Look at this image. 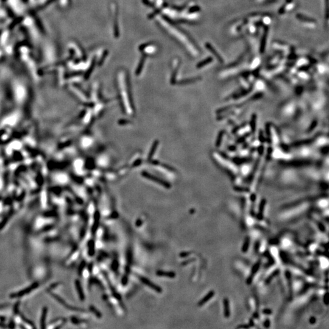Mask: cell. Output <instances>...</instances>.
I'll use <instances>...</instances> for the list:
<instances>
[{
    "label": "cell",
    "instance_id": "7a4b0ae2",
    "mask_svg": "<svg viewBox=\"0 0 329 329\" xmlns=\"http://www.w3.org/2000/svg\"><path fill=\"white\" fill-rule=\"evenodd\" d=\"M158 20H159L160 23L163 26H164V27L165 28L167 31L170 32L172 35H175L177 39L179 40L181 42H182V43H184V44L186 46L187 48H189V49L190 51V52H191L193 54L196 53V50L193 47V45H192L189 40L187 38L186 36L184 34H182V33H181L179 31L176 29L175 27L171 25L170 23H168L165 20L163 19L161 17H158Z\"/></svg>",
    "mask_w": 329,
    "mask_h": 329
},
{
    "label": "cell",
    "instance_id": "44dd1931",
    "mask_svg": "<svg viewBox=\"0 0 329 329\" xmlns=\"http://www.w3.org/2000/svg\"><path fill=\"white\" fill-rule=\"evenodd\" d=\"M249 243H250V239L249 238H246L245 241H244V243L243 244V246L242 247V251L243 252H246L248 250V248H249Z\"/></svg>",
    "mask_w": 329,
    "mask_h": 329
},
{
    "label": "cell",
    "instance_id": "603a6c76",
    "mask_svg": "<svg viewBox=\"0 0 329 329\" xmlns=\"http://www.w3.org/2000/svg\"><path fill=\"white\" fill-rule=\"evenodd\" d=\"M95 244H94V242L93 241H91L90 243V244H89V254L90 255H93L94 254V251H95Z\"/></svg>",
    "mask_w": 329,
    "mask_h": 329
},
{
    "label": "cell",
    "instance_id": "7402d4cb",
    "mask_svg": "<svg viewBox=\"0 0 329 329\" xmlns=\"http://www.w3.org/2000/svg\"><path fill=\"white\" fill-rule=\"evenodd\" d=\"M144 62V59H143V58H142V59H141V62H140V64L138 65V67L137 68V70H136V74L137 75L140 74L141 73V72H142Z\"/></svg>",
    "mask_w": 329,
    "mask_h": 329
},
{
    "label": "cell",
    "instance_id": "d4e9b609",
    "mask_svg": "<svg viewBox=\"0 0 329 329\" xmlns=\"http://www.w3.org/2000/svg\"><path fill=\"white\" fill-rule=\"evenodd\" d=\"M162 2H163V0H157V3H156L157 6V7H160V6L162 5V3H163Z\"/></svg>",
    "mask_w": 329,
    "mask_h": 329
},
{
    "label": "cell",
    "instance_id": "52a82bcc",
    "mask_svg": "<svg viewBox=\"0 0 329 329\" xmlns=\"http://www.w3.org/2000/svg\"><path fill=\"white\" fill-rule=\"evenodd\" d=\"M267 33H268V28L267 27V26H266V27H265L264 32H263V37H262L261 40V42H260V53H264V51H265V46H266V39H267Z\"/></svg>",
    "mask_w": 329,
    "mask_h": 329
},
{
    "label": "cell",
    "instance_id": "6da1fadb",
    "mask_svg": "<svg viewBox=\"0 0 329 329\" xmlns=\"http://www.w3.org/2000/svg\"><path fill=\"white\" fill-rule=\"evenodd\" d=\"M118 82L121 91L122 106H123V109L127 114H133L134 106L132 104V99L130 98V93L128 92V87H127L126 85L125 74L123 72L119 73Z\"/></svg>",
    "mask_w": 329,
    "mask_h": 329
},
{
    "label": "cell",
    "instance_id": "5b68a950",
    "mask_svg": "<svg viewBox=\"0 0 329 329\" xmlns=\"http://www.w3.org/2000/svg\"><path fill=\"white\" fill-rule=\"evenodd\" d=\"M112 13H113V15H114V34L115 35L116 37H118L119 35V32H118V20H117V12H116V8L115 5L114 4H112Z\"/></svg>",
    "mask_w": 329,
    "mask_h": 329
},
{
    "label": "cell",
    "instance_id": "5bb4252c",
    "mask_svg": "<svg viewBox=\"0 0 329 329\" xmlns=\"http://www.w3.org/2000/svg\"><path fill=\"white\" fill-rule=\"evenodd\" d=\"M75 285H76V288L78 290V293L80 299H81L82 300H83L84 299V298H85V297H84V292L82 291V288L81 283L79 282V280H76V282H75Z\"/></svg>",
    "mask_w": 329,
    "mask_h": 329
},
{
    "label": "cell",
    "instance_id": "2e32d148",
    "mask_svg": "<svg viewBox=\"0 0 329 329\" xmlns=\"http://www.w3.org/2000/svg\"><path fill=\"white\" fill-rule=\"evenodd\" d=\"M95 223H94V224L93 225V229H92L93 233H95L96 232V230H97V229L98 227V225H99L100 215V213H98V211H97V212L95 213Z\"/></svg>",
    "mask_w": 329,
    "mask_h": 329
},
{
    "label": "cell",
    "instance_id": "d6986e66",
    "mask_svg": "<svg viewBox=\"0 0 329 329\" xmlns=\"http://www.w3.org/2000/svg\"><path fill=\"white\" fill-rule=\"evenodd\" d=\"M163 13L166 14L167 15L172 18H175L177 17V12L170 9H165L163 10Z\"/></svg>",
    "mask_w": 329,
    "mask_h": 329
},
{
    "label": "cell",
    "instance_id": "484cf974",
    "mask_svg": "<svg viewBox=\"0 0 329 329\" xmlns=\"http://www.w3.org/2000/svg\"><path fill=\"white\" fill-rule=\"evenodd\" d=\"M269 324H270L269 321V320H266V321H265V322L264 323V326H265V327H269Z\"/></svg>",
    "mask_w": 329,
    "mask_h": 329
},
{
    "label": "cell",
    "instance_id": "9a60e30c",
    "mask_svg": "<svg viewBox=\"0 0 329 329\" xmlns=\"http://www.w3.org/2000/svg\"><path fill=\"white\" fill-rule=\"evenodd\" d=\"M157 274L158 276H164V277H169V278H174V277H175V273L173 272H165V271H158L157 272Z\"/></svg>",
    "mask_w": 329,
    "mask_h": 329
},
{
    "label": "cell",
    "instance_id": "8fae6325",
    "mask_svg": "<svg viewBox=\"0 0 329 329\" xmlns=\"http://www.w3.org/2000/svg\"><path fill=\"white\" fill-rule=\"evenodd\" d=\"M214 294H215V292L213 291H210V292L207 294L203 299H202L200 300L199 302L198 303V305H199V306H202V305H203L205 303H206L207 302H208L211 298H213L214 296Z\"/></svg>",
    "mask_w": 329,
    "mask_h": 329
},
{
    "label": "cell",
    "instance_id": "ffe728a7",
    "mask_svg": "<svg viewBox=\"0 0 329 329\" xmlns=\"http://www.w3.org/2000/svg\"><path fill=\"white\" fill-rule=\"evenodd\" d=\"M143 51H144V52L146 54H152V53L156 52V48L154 46L149 45V46H147L146 47H145Z\"/></svg>",
    "mask_w": 329,
    "mask_h": 329
},
{
    "label": "cell",
    "instance_id": "277c9868",
    "mask_svg": "<svg viewBox=\"0 0 329 329\" xmlns=\"http://www.w3.org/2000/svg\"><path fill=\"white\" fill-rule=\"evenodd\" d=\"M139 278L140 279V280L142 282L145 284L146 286H149L151 288H152V290H154V291H156V292L157 293H161L162 291V288L160 287V286H157V285H156L155 284L152 283V282L150 281L149 280H148V279L145 278V277H139Z\"/></svg>",
    "mask_w": 329,
    "mask_h": 329
},
{
    "label": "cell",
    "instance_id": "ac0fdd59",
    "mask_svg": "<svg viewBox=\"0 0 329 329\" xmlns=\"http://www.w3.org/2000/svg\"><path fill=\"white\" fill-rule=\"evenodd\" d=\"M213 61V58H206L205 59H204V60L202 61V62H199L198 64L197 65V68H202L204 67L205 65H208L210 63H211V62Z\"/></svg>",
    "mask_w": 329,
    "mask_h": 329
},
{
    "label": "cell",
    "instance_id": "3957f363",
    "mask_svg": "<svg viewBox=\"0 0 329 329\" xmlns=\"http://www.w3.org/2000/svg\"><path fill=\"white\" fill-rule=\"evenodd\" d=\"M142 175L143 177H145L146 179H148L151 181L152 182H156L157 184H159L160 185L165 187L166 189H170L171 185L169 184L168 182H166L165 181H164V180L160 179L158 178L157 177L151 175L150 173H148L146 171H143L142 173Z\"/></svg>",
    "mask_w": 329,
    "mask_h": 329
},
{
    "label": "cell",
    "instance_id": "83f0119b",
    "mask_svg": "<svg viewBox=\"0 0 329 329\" xmlns=\"http://www.w3.org/2000/svg\"><path fill=\"white\" fill-rule=\"evenodd\" d=\"M315 321H316V320H315V318H313V317H312V318H311V319H310V322H311L312 324H313V323L315 322Z\"/></svg>",
    "mask_w": 329,
    "mask_h": 329
},
{
    "label": "cell",
    "instance_id": "4316f807",
    "mask_svg": "<svg viewBox=\"0 0 329 329\" xmlns=\"http://www.w3.org/2000/svg\"><path fill=\"white\" fill-rule=\"evenodd\" d=\"M277 272H278V271H276V272H274V273L272 275V276H270V277H269V278L267 279V281H269L270 280H271V279H272V277H273L274 276H276V274H277Z\"/></svg>",
    "mask_w": 329,
    "mask_h": 329
},
{
    "label": "cell",
    "instance_id": "4fadbf2b",
    "mask_svg": "<svg viewBox=\"0 0 329 329\" xmlns=\"http://www.w3.org/2000/svg\"><path fill=\"white\" fill-rule=\"evenodd\" d=\"M224 316L225 318H229L230 316V307H229V302L228 299L225 298L224 299Z\"/></svg>",
    "mask_w": 329,
    "mask_h": 329
},
{
    "label": "cell",
    "instance_id": "e0dca14e",
    "mask_svg": "<svg viewBox=\"0 0 329 329\" xmlns=\"http://www.w3.org/2000/svg\"><path fill=\"white\" fill-rule=\"evenodd\" d=\"M47 312H48V310H47V308L45 307L43 309V311H42V313H41V321H40V324H41V327L42 328H44L45 327V319L47 316Z\"/></svg>",
    "mask_w": 329,
    "mask_h": 329
},
{
    "label": "cell",
    "instance_id": "30bf717a",
    "mask_svg": "<svg viewBox=\"0 0 329 329\" xmlns=\"http://www.w3.org/2000/svg\"><path fill=\"white\" fill-rule=\"evenodd\" d=\"M296 17L298 20H299L300 21H305L306 23H316V20L313 19V18H310L307 16H305L304 15H302V14H297V15H296Z\"/></svg>",
    "mask_w": 329,
    "mask_h": 329
},
{
    "label": "cell",
    "instance_id": "9c48e42d",
    "mask_svg": "<svg viewBox=\"0 0 329 329\" xmlns=\"http://www.w3.org/2000/svg\"><path fill=\"white\" fill-rule=\"evenodd\" d=\"M260 266V261H258L257 263L253 265V266L252 267V271H251V273L250 274V276L249 277V278L247 279V283L248 284H250L251 283H252V279L253 278V277H254L255 274L257 273L258 269H259V267Z\"/></svg>",
    "mask_w": 329,
    "mask_h": 329
},
{
    "label": "cell",
    "instance_id": "8992f818",
    "mask_svg": "<svg viewBox=\"0 0 329 329\" xmlns=\"http://www.w3.org/2000/svg\"><path fill=\"white\" fill-rule=\"evenodd\" d=\"M37 286H38V284H37V283L32 284L31 286H29V287L26 288H25V290H23L20 291V292L16 293H14V294H12V295H11V297H12V298L21 297V296H24V295L26 294L29 293V292H31V291H32V290H34V289L36 288L37 287Z\"/></svg>",
    "mask_w": 329,
    "mask_h": 329
},
{
    "label": "cell",
    "instance_id": "ba28073f",
    "mask_svg": "<svg viewBox=\"0 0 329 329\" xmlns=\"http://www.w3.org/2000/svg\"><path fill=\"white\" fill-rule=\"evenodd\" d=\"M205 46H206L207 49H208L210 51V53L213 54V55L218 59V60L220 63H223V61H224L223 59L221 57L220 54L217 52V51L215 50V49L213 48V46H211L209 43H207L205 44Z\"/></svg>",
    "mask_w": 329,
    "mask_h": 329
},
{
    "label": "cell",
    "instance_id": "cb8c5ba5",
    "mask_svg": "<svg viewBox=\"0 0 329 329\" xmlns=\"http://www.w3.org/2000/svg\"><path fill=\"white\" fill-rule=\"evenodd\" d=\"M198 9H199L198 7H192L191 9H190V12H194L195 11H198Z\"/></svg>",
    "mask_w": 329,
    "mask_h": 329
},
{
    "label": "cell",
    "instance_id": "7c38bea8",
    "mask_svg": "<svg viewBox=\"0 0 329 329\" xmlns=\"http://www.w3.org/2000/svg\"><path fill=\"white\" fill-rule=\"evenodd\" d=\"M158 143H159V142H158V140H156V141H155V142L153 143L152 147H151V151H150V152H149V155H148V160H151V159L152 158V156L154 155L155 152H156V149H157V146H158Z\"/></svg>",
    "mask_w": 329,
    "mask_h": 329
}]
</instances>
